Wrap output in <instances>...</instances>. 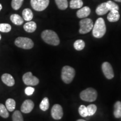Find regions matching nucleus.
I'll return each instance as SVG.
<instances>
[{"mask_svg":"<svg viewBox=\"0 0 121 121\" xmlns=\"http://www.w3.org/2000/svg\"><path fill=\"white\" fill-rule=\"evenodd\" d=\"M41 37L45 43L48 44L56 46L60 43L58 35L55 31L51 30H44L42 33Z\"/></svg>","mask_w":121,"mask_h":121,"instance_id":"1","label":"nucleus"},{"mask_svg":"<svg viewBox=\"0 0 121 121\" xmlns=\"http://www.w3.org/2000/svg\"><path fill=\"white\" fill-rule=\"evenodd\" d=\"M106 25L103 18H98L93 28V35L96 38H101L106 33Z\"/></svg>","mask_w":121,"mask_h":121,"instance_id":"2","label":"nucleus"},{"mask_svg":"<svg viewBox=\"0 0 121 121\" xmlns=\"http://www.w3.org/2000/svg\"><path fill=\"white\" fill-rule=\"evenodd\" d=\"M75 76V70L73 68L69 66H65L62 68L61 72V78L66 84H70Z\"/></svg>","mask_w":121,"mask_h":121,"instance_id":"3","label":"nucleus"},{"mask_svg":"<svg viewBox=\"0 0 121 121\" xmlns=\"http://www.w3.org/2000/svg\"><path fill=\"white\" fill-rule=\"evenodd\" d=\"M98 93L96 90L91 87H89L85 90L82 91L80 93V98L82 100L88 102H94L96 99Z\"/></svg>","mask_w":121,"mask_h":121,"instance_id":"4","label":"nucleus"},{"mask_svg":"<svg viewBox=\"0 0 121 121\" xmlns=\"http://www.w3.org/2000/svg\"><path fill=\"white\" fill-rule=\"evenodd\" d=\"M15 44L22 49H30L34 47V42L29 38L20 37L15 39Z\"/></svg>","mask_w":121,"mask_h":121,"instance_id":"5","label":"nucleus"},{"mask_svg":"<svg viewBox=\"0 0 121 121\" xmlns=\"http://www.w3.org/2000/svg\"><path fill=\"white\" fill-rule=\"evenodd\" d=\"M79 33L81 34H86L93 29L94 24L92 20L88 18L83 19L80 22Z\"/></svg>","mask_w":121,"mask_h":121,"instance_id":"6","label":"nucleus"},{"mask_svg":"<svg viewBox=\"0 0 121 121\" xmlns=\"http://www.w3.org/2000/svg\"><path fill=\"white\" fill-rule=\"evenodd\" d=\"M49 4V0H31L30 4L34 10L42 11L47 9Z\"/></svg>","mask_w":121,"mask_h":121,"instance_id":"7","label":"nucleus"},{"mask_svg":"<svg viewBox=\"0 0 121 121\" xmlns=\"http://www.w3.org/2000/svg\"><path fill=\"white\" fill-rule=\"evenodd\" d=\"M22 81L28 86H36L39 82L38 78L33 76L31 72H26L22 76Z\"/></svg>","mask_w":121,"mask_h":121,"instance_id":"8","label":"nucleus"},{"mask_svg":"<svg viewBox=\"0 0 121 121\" xmlns=\"http://www.w3.org/2000/svg\"><path fill=\"white\" fill-rule=\"evenodd\" d=\"M51 115L53 118L56 120H59L61 119L63 115V109L61 105L58 104H54L51 110Z\"/></svg>","mask_w":121,"mask_h":121,"instance_id":"9","label":"nucleus"},{"mask_svg":"<svg viewBox=\"0 0 121 121\" xmlns=\"http://www.w3.org/2000/svg\"><path fill=\"white\" fill-rule=\"evenodd\" d=\"M102 69L104 75L106 78L110 80L114 78V72L111 65L109 62H105L102 64Z\"/></svg>","mask_w":121,"mask_h":121,"instance_id":"10","label":"nucleus"},{"mask_svg":"<svg viewBox=\"0 0 121 121\" xmlns=\"http://www.w3.org/2000/svg\"><path fill=\"white\" fill-rule=\"evenodd\" d=\"M34 107V103L31 100H25L21 106V111L24 113H29Z\"/></svg>","mask_w":121,"mask_h":121,"instance_id":"11","label":"nucleus"},{"mask_svg":"<svg viewBox=\"0 0 121 121\" xmlns=\"http://www.w3.org/2000/svg\"><path fill=\"white\" fill-rule=\"evenodd\" d=\"M1 80L4 84L8 86H13L15 85V80L13 76L9 73H4L1 76Z\"/></svg>","mask_w":121,"mask_h":121,"instance_id":"12","label":"nucleus"},{"mask_svg":"<svg viewBox=\"0 0 121 121\" xmlns=\"http://www.w3.org/2000/svg\"><path fill=\"white\" fill-rule=\"evenodd\" d=\"M91 13V10L89 7L85 6L78 10L76 13V15L78 17L82 19L87 17Z\"/></svg>","mask_w":121,"mask_h":121,"instance_id":"13","label":"nucleus"},{"mask_svg":"<svg viewBox=\"0 0 121 121\" xmlns=\"http://www.w3.org/2000/svg\"><path fill=\"white\" fill-rule=\"evenodd\" d=\"M120 18V15L119 12L117 10H112L110 11V13H108L107 16V19L109 22H116L119 20Z\"/></svg>","mask_w":121,"mask_h":121,"instance_id":"14","label":"nucleus"},{"mask_svg":"<svg viewBox=\"0 0 121 121\" xmlns=\"http://www.w3.org/2000/svg\"><path fill=\"white\" fill-rule=\"evenodd\" d=\"M24 29L28 33H33L37 29V24L34 22L30 21L24 24Z\"/></svg>","mask_w":121,"mask_h":121,"instance_id":"15","label":"nucleus"},{"mask_svg":"<svg viewBox=\"0 0 121 121\" xmlns=\"http://www.w3.org/2000/svg\"><path fill=\"white\" fill-rule=\"evenodd\" d=\"M109 11L107 7L106 2H104L99 4L96 9V13L98 15H105Z\"/></svg>","mask_w":121,"mask_h":121,"instance_id":"16","label":"nucleus"},{"mask_svg":"<svg viewBox=\"0 0 121 121\" xmlns=\"http://www.w3.org/2000/svg\"><path fill=\"white\" fill-rule=\"evenodd\" d=\"M22 18L26 22H30L33 18V13L30 9H25L22 13Z\"/></svg>","mask_w":121,"mask_h":121,"instance_id":"17","label":"nucleus"},{"mask_svg":"<svg viewBox=\"0 0 121 121\" xmlns=\"http://www.w3.org/2000/svg\"><path fill=\"white\" fill-rule=\"evenodd\" d=\"M10 20L13 23L16 25H21L23 24L24 19L17 14H13L10 16Z\"/></svg>","mask_w":121,"mask_h":121,"instance_id":"18","label":"nucleus"},{"mask_svg":"<svg viewBox=\"0 0 121 121\" xmlns=\"http://www.w3.org/2000/svg\"><path fill=\"white\" fill-rule=\"evenodd\" d=\"M5 106L9 112H13L16 107V102L14 99L9 98L6 101Z\"/></svg>","mask_w":121,"mask_h":121,"instance_id":"19","label":"nucleus"},{"mask_svg":"<svg viewBox=\"0 0 121 121\" xmlns=\"http://www.w3.org/2000/svg\"><path fill=\"white\" fill-rule=\"evenodd\" d=\"M114 116L116 118H119L121 116V102L117 101L114 105Z\"/></svg>","mask_w":121,"mask_h":121,"instance_id":"20","label":"nucleus"},{"mask_svg":"<svg viewBox=\"0 0 121 121\" xmlns=\"http://www.w3.org/2000/svg\"><path fill=\"white\" fill-rule=\"evenodd\" d=\"M83 6L82 0H71L69 3V7L72 9H80Z\"/></svg>","mask_w":121,"mask_h":121,"instance_id":"21","label":"nucleus"},{"mask_svg":"<svg viewBox=\"0 0 121 121\" xmlns=\"http://www.w3.org/2000/svg\"><path fill=\"white\" fill-rule=\"evenodd\" d=\"M39 107H40V109L43 111H46L49 109V102L48 98L45 97L43 98L41 103H40V105H39Z\"/></svg>","mask_w":121,"mask_h":121,"instance_id":"22","label":"nucleus"},{"mask_svg":"<svg viewBox=\"0 0 121 121\" xmlns=\"http://www.w3.org/2000/svg\"><path fill=\"white\" fill-rule=\"evenodd\" d=\"M56 4L59 9L65 10L68 7L67 0H55Z\"/></svg>","mask_w":121,"mask_h":121,"instance_id":"23","label":"nucleus"},{"mask_svg":"<svg viewBox=\"0 0 121 121\" xmlns=\"http://www.w3.org/2000/svg\"><path fill=\"white\" fill-rule=\"evenodd\" d=\"M85 46V43L84 40L81 39L76 40L73 44V47L77 51H82Z\"/></svg>","mask_w":121,"mask_h":121,"instance_id":"24","label":"nucleus"},{"mask_svg":"<svg viewBox=\"0 0 121 121\" xmlns=\"http://www.w3.org/2000/svg\"><path fill=\"white\" fill-rule=\"evenodd\" d=\"M0 116L4 118H7L9 117L8 110L3 104H0Z\"/></svg>","mask_w":121,"mask_h":121,"instance_id":"25","label":"nucleus"},{"mask_svg":"<svg viewBox=\"0 0 121 121\" xmlns=\"http://www.w3.org/2000/svg\"><path fill=\"white\" fill-rule=\"evenodd\" d=\"M13 121H24L22 114L19 110H15L12 116Z\"/></svg>","mask_w":121,"mask_h":121,"instance_id":"26","label":"nucleus"},{"mask_svg":"<svg viewBox=\"0 0 121 121\" xmlns=\"http://www.w3.org/2000/svg\"><path fill=\"white\" fill-rule=\"evenodd\" d=\"M24 0H12L11 6L15 10H17L22 7Z\"/></svg>","mask_w":121,"mask_h":121,"instance_id":"27","label":"nucleus"},{"mask_svg":"<svg viewBox=\"0 0 121 121\" xmlns=\"http://www.w3.org/2000/svg\"><path fill=\"white\" fill-rule=\"evenodd\" d=\"M107 4V7L109 11H112V10H117L118 11L119 7L116 3L112 1H108L106 2Z\"/></svg>","mask_w":121,"mask_h":121,"instance_id":"28","label":"nucleus"},{"mask_svg":"<svg viewBox=\"0 0 121 121\" xmlns=\"http://www.w3.org/2000/svg\"><path fill=\"white\" fill-rule=\"evenodd\" d=\"M11 26L9 24H0V31L2 33H9L11 31Z\"/></svg>","mask_w":121,"mask_h":121,"instance_id":"29","label":"nucleus"},{"mask_svg":"<svg viewBox=\"0 0 121 121\" xmlns=\"http://www.w3.org/2000/svg\"><path fill=\"white\" fill-rule=\"evenodd\" d=\"M87 113H88V116H93L94 114L96 113V110H97V107L95 104H90L89 105L86 107Z\"/></svg>","mask_w":121,"mask_h":121,"instance_id":"30","label":"nucleus"},{"mask_svg":"<svg viewBox=\"0 0 121 121\" xmlns=\"http://www.w3.org/2000/svg\"><path fill=\"white\" fill-rule=\"evenodd\" d=\"M78 112H79L80 116L82 117H86L88 116L86 107L84 105L80 106L79 108H78Z\"/></svg>","mask_w":121,"mask_h":121,"instance_id":"31","label":"nucleus"},{"mask_svg":"<svg viewBox=\"0 0 121 121\" xmlns=\"http://www.w3.org/2000/svg\"><path fill=\"white\" fill-rule=\"evenodd\" d=\"M35 91V89L33 87H27L26 89H25V94L28 95V96H30V95H31L34 93Z\"/></svg>","mask_w":121,"mask_h":121,"instance_id":"32","label":"nucleus"},{"mask_svg":"<svg viewBox=\"0 0 121 121\" xmlns=\"http://www.w3.org/2000/svg\"><path fill=\"white\" fill-rule=\"evenodd\" d=\"M2 4H0V11H1V10H2Z\"/></svg>","mask_w":121,"mask_h":121,"instance_id":"33","label":"nucleus"},{"mask_svg":"<svg viewBox=\"0 0 121 121\" xmlns=\"http://www.w3.org/2000/svg\"><path fill=\"white\" fill-rule=\"evenodd\" d=\"M76 121H85V120H84V119H78V120H77Z\"/></svg>","mask_w":121,"mask_h":121,"instance_id":"34","label":"nucleus"},{"mask_svg":"<svg viewBox=\"0 0 121 121\" xmlns=\"http://www.w3.org/2000/svg\"><path fill=\"white\" fill-rule=\"evenodd\" d=\"M116 2H121V0H114Z\"/></svg>","mask_w":121,"mask_h":121,"instance_id":"35","label":"nucleus"},{"mask_svg":"<svg viewBox=\"0 0 121 121\" xmlns=\"http://www.w3.org/2000/svg\"><path fill=\"white\" fill-rule=\"evenodd\" d=\"M1 35L0 34V40H1Z\"/></svg>","mask_w":121,"mask_h":121,"instance_id":"36","label":"nucleus"},{"mask_svg":"<svg viewBox=\"0 0 121 121\" xmlns=\"http://www.w3.org/2000/svg\"></svg>","mask_w":121,"mask_h":121,"instance_id":"37","label":"nucleus"}]
</instances>
